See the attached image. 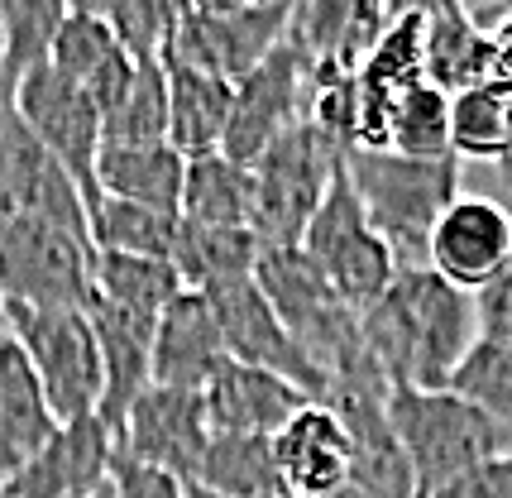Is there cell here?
<instances>
[{"instance_id": "obj_43", "label": "cell", "mask_w": 512, "mask_h": 498, "mask_svg": "<svg viewBox=\"0 0 512 498\" xmlns=\"http://www.w3.org/2000/svg\"><path fill=\"white\" fill-rule=\"evenodd\" d=\"M493 15H512V0H498V5H493Z\"/></svg>"}, {"instance_id": "obj_7", "label": "cell", "mask_w": 512, "mask_h": 498, "mask_svg": "<svg viewBox=\"0 0 512 498\" xmlns=\"http://www.w3.org/2000/svg\"><path fill=\"white\" fill-rule=\"evenodd\" d=\"M15 111H20L24 130L39 139L48 154L67 168V178L82 187L91 211L101 202L96 163H101V144H106V120L96 111V101L77 82H67L63 72L39 68L15 87Z\"/></svg>"}, {"instance_id": "obj_10", "label": "cell", "mask_w": 512, "mask_h": 498, "mask_svg": "<svg viewBox=\"0 0 512 498\" xmlns=\"http://www.w3.org/2000/svg\"><path fill=\"white\" fill-rule=\"evenodd\" d=\"M288 24H292V5L235 10V15L192 10L178 24L173 44L163 48V58L187 63V68H197V72H211L221 82H245L249 72L288 39Z\"/></svg>"}, {"instance_id": "obj_4", "label": "cell", "mask_w": 512, "mask_h": 498, "mask_svg": "<svg viewBox=\"0 0 512 498\" xmlns=\"http://www.w3.org/2000/svg\"><path fill=\"white\" fill-rule=\"evenodd\" d=\"M10 336L24 350L58 422L96 417L106 393L101 345L87 307H5Z\"/></svg>"}, {"instance_id": "obj_5", "label": "cell", "mask_w": 512, "mask_h": 498, "mask_svg": "<svg viewBox=\"0 0 512 498\" xmlns=\"http://www.w3.org/2000/svg\"><path fill=\"white\" fill-rule=\"evenodd\" d=\"M345 149L312 120L292 125L288 135L254 163V235L264 249L302 245V230L331 192Z\"/></svg>"}, {"instance_id": "obj_23", "label": "cell", "mask_w": 512, "mask_h": 498, "mask_svg": "<svg viewBox=\"0 0 512 498\" xmlns=\"http://www.w3.org/2000/svg\"><path fill=\"white\" fill-rule=\"evenodd\" d=\"M426 82L446 96H460L469 87L493 82V39L489 24L474 20L465 0L436 10L426 20Z\"/></svg>"}, {"instance_id": "obj_40", "label": "cell", "mask_w": 512, "mask_h": 498, "mask_svg": "<svg viewBox=\"0 0 512 498\" xmlns=\"http://www.w3.org/2000/svg\"><path fill=\"white\" fill-rule=\"evenodd\" d=\"M273 5H297V0H197V10H211V15H235V10H273Z\"/></svg>"}, {"instance_id": "obj_29", "label": "cell", "mask_w": 512, "mask_h": 498, "mask_svg": "<svg viewBox=\"0 0 512 498\" xmlns=\"http://www.w3.org/2000/svg\"><path fill=\"white\" fill-rule=\"evenodd\" d=\"M508 149V82H484V87L450 96V154L455 159L498 163Z\"/></svg>"}, {"instance_id": "obj_20", "label": "cell", "mask_w": 512, "mask_h": 498, "mask_svg": "<svg viewBox=\"0 0 512 498\" xmlns=\"http://www.w3.org/2000/svg\"><path fill=\"white\" fill-rule=\"evenodd\" d=\"M63 427L15 336H0V489L20 475Z\"/></svg>"}, {"instance_id": "obj_32", "label": "cell", "mask_w": 512, "mask_h": 498, "mask_svg": "<svg viewBox=\"0 0 512 498\" xmlns=\"http://www.w3.org/2000/svg\"><path fill=\"white\" fill-rule=\"evenodd\" d=\"M388 149L407 159H455L450 154V96L431 82L402 91L388 125Z\"/></svg>"}, {"instance_id": "obj_25", "label": "cell", "mask_w": 512, "mask_h": 498, "mask_svg": "<svg viewBox=\"0 0 512 498\" xmlns=\"http://www.w3.org/2000/svg\"><path fill=\"white\" fill-rule=\"evenodd\" d=\"M67 15H72L67 0H0V91L5 96H15L29 72L48 68Z\"/></svg>"}, {"instance_id": "obj_42", "label": "cell", "mask_w": 512, "mask_h": 498, "mask_svg": "<svg viewBox=\"0 0 512 498\" xmlns=\"http://www.w3.org/2000/svg\"><path fill=\"white\" fill-rule=\"evenodd\" d=\"M0 336H10V321H5V297H0Z\"/></svg>"}, {"instance_id": "obj_45", "label": "cell", "mask_w": 512, "mask_h": 498, "mask_svg": "<svg viewBox=\"0 0 512 498\" xmlns=\"http://www.w3.org/2000/svg\"><path fill=\"white\" fill-rule=\"evenodd\" d=\"M192 498H221V494H206V489H192Z\"/></svg>"}, {"instance_id": "obj_24", "label": "cell", "mask_w": 512, "mask_h": 498, "mask_svg": "<svg viewBox=\"0 0 512 498\" xmlns=\"http://www.w3.org/2000/svg\"><path fill=\"white\" fill-rule=\"evenodd\" d=\"M182 221L211 230H254V168H240L225 154L187 159Z\"/></svg>"}, {"instance_id": "obj_14", "label": "cell", "mask_w": 512, "mask_h": 498, "mask_svg": "<svg viewBox=\"0 0 512 498\" xmlns=\"http://www.w3.org/2000/svg\"><path fill=\"white\" fill-rule=\"evenodd\" d=\"M273 465L288 498H326L350 484L355 446L326 403H307L292 422L273 431Z\"/></svg>"}, {"instance_id": "obj_21", "label": "cell", "mask_w": 512, "mask_h": 498, "mask_svg": "<svg viewBox=\"0 0 512 498\" xmlns=\"http://www.w3.org/2000/svg\"><path fill=\"white\" fill-rule=\"evenodd\" d=\"M163 72H168V144L182 159L221 154L230 106H235V82H221L173 58H163Z\"/></svg>"}, {"instance_id": "obj_3", "label": "cell", "mask_w": 512, "mask_h": 498, "mask_svg": "<svg viewBox=\"0 0 512 498\" xmlns=\"http://www.w3.org/2000/svg\"><path fill=\"white\" fill-rule=\"evenodd\" d=\"M388 422L417 475V498L441 494L450 479L512 451V436L450 388H393Z\"/></svg>"}, {"instance_id": "obj_17", "label": "cell", "mask_w": 512, "mask_h": 498, "mask_svg": "<svg viewBox=\"0 0 512 498\" xmlns=\"http://www.w3.org/2000/svg\"><path fill=\"white\" fill-rule=\"evenodd\" d=\"M326 408L350 431V446H355L350 484L355 489H364L369 498H417L412 460L388 422V393H340Z\"/></svg>"}, {"instance_id": "obj_35", "label": "cell", "mask_w": 512, "mask_h": 498, "mask_svg": "<svg viewBox=\"0 0 512 498\" xmlns=\"http://www.w3.org/2000/svg\"><path fill=\"white\" fill-rule=\"evenodd\" d=\"M111 498H192V484H182L178 475H168L158 465H139V460L115 451Z\"/></svg>"}, {"instance_id": "obj_37", "label": "cell", "mask_w": 512, "mask_h": 498, "mask_svg": "<svg viewBox=\"0 0 512 498\" xmlns=\"http://www.w3.org/2000/svg\"><path fill=\"white\" fill-rule=\"evenodd\" d=\"M431 498H512V451L465 470V475L450 479L446 489Z\"/></svg>"}, {"instance_id": "obj_12", "label": "cell", "mask_w": 512, "mask_h": 498, "mask_svg": "<svg viewBox=\"0 0 512 498\" xmlns=\"http://www.w3.org/2000/svg\"><path fill=\"white\" fill-rule=\"evenodd\" d=\"M512 254V211L498 197L460 192L450 211L436 221L426 245V269H436L446 283L479 293Z\"/></svg>"}, {"instance_id": "obj_39", "label": "cell", "mask_w": 512, "mask_h": 498, "mask_svg": "<svg viewBox=\"0 0 512 498\" xmlns=\"http://www.w3.org/2000/svg\"><path fill=\"white\" fill-rule=\"evenodd\" d=\"M455 0H383V15L388 20H402V15H417V20H431L436 10H446Z\"/></svg>"}, {"instance_id": "obj_31", "label": "cell", "mask_w": 512, "mask_h": 498, "mask_svg": "<svg viewBox=\"0 0 512 498\" xmlns=\"http://www.w3.org/2000/svg\"><path fill=\"white\" fill-rule=\"evenodd\" d=\"M67 5L101 15L134 58H163L178 24L197 10V0H67Z\"/></svg>"}, {"instance_id": "obj_19", "label": "cell", "mask_w": 512, "mask_h": 498, "mask_svg": "<svg viewBox=\"0 0 512 498\" xmlns=\"http://www.w3.org/2000/svg\"><path fill=\"white\" fill-rule=\"evenodd\" d=\"M48 68L63 72L67 82H77V87L96 101L101 120H106V115L125 101V91L134 87L139 58L120 44V34H115L101 15L72 10V15H67V24H63V34H58V44H53Z\"/></svg>"}, {"instance_id": "obj_34", "label": "cell", "mask_w": 512, "mask_h": 498, "mask_svg": "<svg viewBox=\"0 0 512 498\" xmlns=\"http://www.w3.org/2000/svg\"><path fill=\"white\" fill-rule=\"evenodd\" d=\"M450 393H460L465 403L489 412L498 427L512 436V345L503 340H474L460 369L450 374Z\"/></svg>"}, {"instance_id": "obj_33", "label": "cell", "mask_w": 512, "mask_h": 498, "mask_svg": "<svg viewBox=\"0 0 512 498\" xmlns=\"http://www.w3.org/2000/svg\"><path fill=\"white\" fill-rule=\"evenodd\" d=\"M168 144V72L163 58H139L134 87L106 115V144Z\"/></svg>"}, {"instance_id": "obj_13", "label": "cell", "mask_w": 512, "mask_h": 498, "mask_svg": "<svg viewBox=\"0 0 512 498\" xmlns=\"http://www.w3.org/2000/svg\"><path fill=\"white\" fill-rule=\"evenodd\" d=\"M111 465L115 431L101 417H77L53 431V441L0 489V498H91L111 484Z\"/></svg>"}, {"instance_id": "obj_30", "label": "cell", "mask_w": 512, "mask_h": 498, "mask_svg": "<svg viewBox=\"0 0 512 498\" xmlns=\"http://www.w3.org/2000/svg\"><path fill=\"white\" fill-rule=\"evenodd\" d=\"M178 216H163L149 206L115 202L101 197L91 206V245L111 249V254H139V259H168L173 264V245H178Z\"/></svg>"}, {"instance_id": "obj_6", "label": "cell", "mask_w": 512, "mask_h": 498, "mask_svg": "<svg viewBox=\"0 0 512 498\" xmlns=\"http://www.w3.org/2000/svg\"><path fill=\"white\" fill-rule=\"evenodd\" d=\"M96 245L87 230L44 216H15L0 230V297L5 307H87Z\"/></svg>"}, {"instance_id": "obj_46", "label": "cell", "mask_w": 512, "mask_h": 498, "mask_svg": "<svg viewBox=\"0 0 512 498\" xmlns=\"http://www.w3.org/2000/svg\"><path fill=\"white\" fill-rule=\"evenodd\" d=\"M91 498H111V484H106V489H101V494H91Z\"/></svg>"}, {"instance_id": "obj_27", "label": "cell", "mask_w": 512, "mask_h": 498, "mask_svg": "<svg viewBox=\"0 0 512 498\" xmlns=\"http://www.w3.org/2000/svg\"><path fill=\"white\" fill-rule=\"evenodd\" d=\"M259 235L254 230H211V226H178V245H173V269H178L182 288L206 293L235 278H249L259 264Z\"/></svg>"}, {"instance_id": "obj_11", "label": "cell", "mask_w": 512, "mask_h": 498, "mask_svg": "<svg viewBox=\"0 0 512 498\" xmlns=\"http://www.w3.org/2000/svg\"><path fill=\"white\" fill-rule=\"evenodd\" d=\"M206 446H211V422H206L201 393L158 384L134 403L120 436H115L120 455H130L139 465H158V470L178 475L182 484H197Z\"/></svg>"}, {"instance_id": "obj_1", "label": "cell", "mask_w": 512, "mask_h": 498, "mask_svg": "<svg viewBox=\"0 0 512 498\" xmlns=\"http://www.w3.org/2000/svg\"><path fill=\"white\" fill-rule=\"evenodd\" d=\"M359 326L388 388H450V374L479 340L474 293L436 269H398L393 288L359 312Z\"/></svg>"}, {"instance_id": "obj_44", "label": "cell", "mask_w": 512, "mask_h": 498, "mask_svg": "<svg viewBox=\"0 0 512 498\" xmlns=\"http://www.w3.org/2000/svg\"><path fill=\"white\" fill-rule=\"evenodd\" d=\"M508 135H512V87H508Z\"/></svg>"}, {"instance_id": "obj_36", "label": "cell", "mask_w": 512, "mask_h": 498, "mask_svg": "<svg viewBox=\"0 0 512 498\" xmlns=\"http://www.w3.org/2000/svg\"><path fill=\"white\" fill-rule=\"evenodd\" d=\"M474 312H479V336L512 345V254L508 264L474 293Z\"/></svg>"}, {"instance_id": "obj_38", "label": "cell", "mask_w": 512, "mask_h": 498, "mask_svg": "<svg viewBox=\"0 0 512 498\" xmlns=\"http://www.w3.org/2000/svg\"><path fill=\"white\" fill-rule=\"evenodd\" d=\"M489 39H493V82L512 87V15H498L489 24Z\"/></svg>"}, {"instance_id": "obj_28", "label": "cell", "mask_w": 512, "mask_h": 498, "mask_svg": "<svg viewBox=\"0 0 512 498\" xmlns=\"http://www.w3.org/2000/svg\"><path fill=\"white\" fill-rule=\"evenodd\" d=\"M192 489L221 498H288L273 465V436H211Z\"/></svg>"}, {"instance_id": "obj_26", "label": "cell", "mask_w": 512, "mask_h": 498, "mask_svg": "<svg viewBox=\"0 0 512 498\" xmlns=\"http://www.w3.org/2000/svg\"><path fill=\"white\" fill-rule=\"evenodd\" d=\"M182 293V278L168 259H139V254H111L96 249V269H91V297L111 302L120 312H130L139 321H154L173 307V297Z\"/></svg>"}, {"instance_id": "obj_41", "label": "cell", "mask_w": 512, "mask_h": 498, "mask_svg": "<svg viewBox=\"0 0 512 498\" xmlns=\"http://www.w3.org/2000/svg\"><path fill=\"white\" fill-rule=\"evenodd\" d=\"M326 498H369L364 489H355V484H345V489H335V494H326Z\"/></svg>"}, {"instance_id": "obj_18", "label": "cell", "mask_w": 512, "mask_h": 498, "mask_svg": "<svg viewBox=\"0 0 512 498\" xmlns=\"http://www.w3.org/2000/svg\"><path fill=\"white\" fill-rule=\"evenodd\" d=\"M225 355L221 326H216V312L206 293H192L182 288L173 297V307L158 317L154 331V384L158 388H187V393H201L221 374Z\"/></svg>"}, {"instance_id": "obj_15", "label": "cell", "mask_w": 512, "mask_h": 498, "mask_svg": "<svg viewBox=\"0 0 512 498\" xmlns=\"http://www.w3.org/2000/svg\"><path fill=\"white\" fill-rule=\"evenodd\" d=\"M201 403H206L211 436H273L312 398L297 384H288V379L268 374V369H249V364L225 360L221 374L201 388Z\"/></svg>"}, {"instance_id": "obj_8", "label": "cell", "mask_w": 512, "mask_h": 498, "mask_svg": "<svg viewBox=\"0 0 512 498\" xmlns=\"http://www.w3.org/2000/svg\"><path fill=\"white\" fill-rule=\"evenodd\" d=\"M307 82L312 63L283 39L245 82H235V106H230V130H225L221 154L240 168H254L292 125L307 120Z\"/></svg>"}, {"instance_id": "obj_16", "label": "cell", "mask_w": 512, "mask_h": 498, "mask_svg": "<svg viewBox=\"0 0 512 498\" xmlns=\"http://www.w3.org/2000/svg\"><path fill=\"white\" fill-rule=\"evenodd\" d=\"M91 331L101 345V369H106V393H101V422L120 436L130 408L154 388V321H139L130 312H120L111 302L91 297L87 302Z\"/></svg>"}, {"instance_id": "obj_2", "label": "cell", "mask_w": 512, "mask_h": 498, "mask_svg": "<svg viewBox=\"0 0 512 498\" xmlns=\"http://www.w3.org/2000/svg\"><path fill=\"white\" fill-rule=\"evenodd\" d=\"M345 173L402 269H426L436 221L460 197V159H407L393 149H345Z\"/></svg>"}, {"instance_id": "obj_9", "label": "cell", "mask_w": 512, "mask_h": 498, "mask_svg": "<svg viewBox=\"0 0 512 498\" xmlns=\"http://www.w3.org/2000/svg\"><path fill=\"white\" fill-rule=\"evenodd\" d=\"M206 302L216 312V326H221L225 355L235 364H249V369H268L278 379L297 384L312 403L326 398V384L316 374V364L302 355V345L292 340V331L278 321V312L268 307L264 288L249 278H235V283H221V288H206Z\"/></svg>"}, {"instance_id": "obj_22", "label": "cell", "mask_w": 512, "mask_h": 498, "mask_svg": "<svg viewBox=\"0 0 512 498\" xmlns=\"http://www.w3.org/2000/svg\"><path fill=\"white\" fill-rule=\"evenodd\" d=\"M182 182H187V159L173 144H111V149H101V163H96L101 197L149 206V211L178 216V221Z\"/></svg>"}]
</instances>
